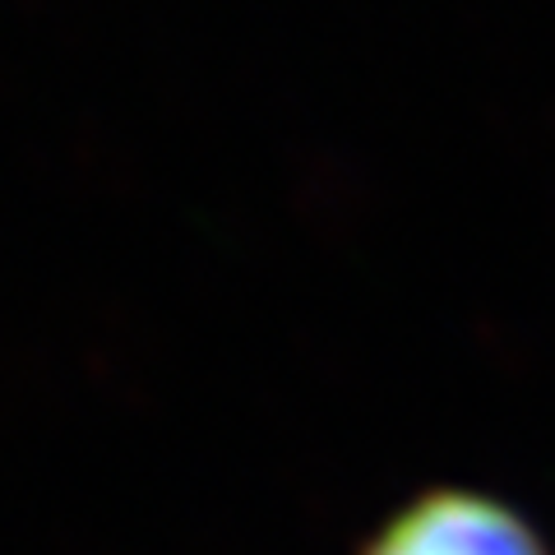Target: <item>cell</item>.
I'll use <instances>...</instances> for the list:
<instances>
[{"label": "cell", "instance_id": "obj_1", "mask_svg": "<svg viewBox=\"0 0 555 555\" xmlns=\"http://www.w3.org/2000/svg\"><path fill=\"white\" fill-rule=\"evenodd\" d=\"M361 555H551L509 500L473 486H430L371 532Z\"/></svg>", "mask_w": 555, "mask_h": 555}]
</instances>
